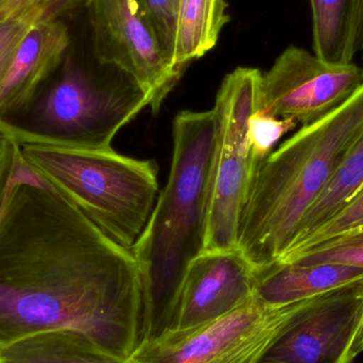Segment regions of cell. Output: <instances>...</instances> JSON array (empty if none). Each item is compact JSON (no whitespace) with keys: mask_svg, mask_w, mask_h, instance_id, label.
I'll use <instances>...</instances> for the list:
<instances>
[{"mask_svg":"<svg viewBox=\"0 0 363 363\" xmlns=\"http://www.w3.org/2000/svg\"><path fill=\"white\" fill-rule=\"evenodd\" d=\"M143 323L131 250L35 176L17 151L0 203V352L67 330L127 360L142 343Z\"/></svg>","mask_w":363,"mask_h":363,"instance_id":"obj_1","label":"cell"},{"mask_svg":"<svg viewBox=\"0 0 363 363\" xmlns=\"http://www.w3.org/2000/svg\"><path fill=\"white\" fill-rule=\"evenodd\" d=\"M216 134L213 108L182 111L174 118L167 185L131 247L144 289L142 342L168 332L188 267L204 250Z\"/></svg>","mask_w":363,"mask_h":363,"instance_id":"obj_2","label":"cell"},{"mask_svg":"<svg viewBox=\"0 0 363 363\" xmlns=\"http://www.w3.org/2000/svg\"><path fill=\"white\" fill-rule=\"evenodd\" d=\"M363 131V81L340 106L302 125L260 164L241 215L238 250L256 271L291 245L317 200Z\"/></svg>","mask_w":363,"mask_h":363,"instance_id":"obj_3","label":"cell"},{"mask_svg":"<svg viewBox=\"0 0 363 363\" xmlns=\"http://www.w3.org/2000/svg\"><path fill=\"white\" fill-rule=\"evenodd\" d=\"M23 163L76 205L106 236L131 250L148 222L159 194L157 166L114 149L83 148L47 132L0 117Z\"/></svg>","mask_w":363,"mask_h":363,"instance_id":"obj_4","label":"cell"},{"mask_svg":"<svg viewBox=\"0 0 363 363\" xmlns=\"http://www.w3.org/2000/svg\"><path fill=\"white\" fill-rule=\"evenodd\" d=\"M262 76L257 68H236L218 91L203 252L238 250L241 215L260 166L252 152L247 129L250 117L259 110Z\"/></svg>","mask_w":363,"mask_h":363,"instance_id":"obj_5","label":"cell"},{"mask_svg":"<svg viewBox=\"0 0 363 363\" xmlns=\"http://www.w3.org/2000/svg\"><path fill=\"white\" fill-rule=\"evenodd\" d=\"M150 104L125 72L98 76L66 60L38 111L47 133L83 148H112L115 136Z\"/></svg>","mask_w":363,"mask_h":363,"instance_id":"obj_6","label":"cell"},{"mask_svg":"<svg viewBox=\"0 0 363 363\" xmlns=\"http://www.w3.org/2000/svg\"><path fill=\"white\" fill-rule=\"evenodd\" d=\"M303 302L267 307L253 298L211 323L144 341L125 363H256Z\"/></svg>","mask_w":363,"mask_h":363,"instance_id":"obj_7","label":"cell"},{"mask_svg":"<svg viewBox=\"0 0 363 363\" xmlns=\"http://www.w3.org/2000/svg\"><path fill=\"white\" fill-rule=\"evenodd\" d=\"M87 4L98 63L128 74L157 114L182 72L166 55L142 0H87Z\"/></svg>","mask_w":363,"mask_h":363,"instance_id":"obj_8","label":"cell"},{"mask_svg":"<svg viewBox=\"0 0 363 363\" xmlns=\"http://www.w3.org/2000/svg\"><path fill=\"white\" fill-rule=\"evenodd\" d=\"M362 81L356 64L330 63L306 49L289 46L262 74L259 110L311 125L343 104Z\"/></svg>","mask_w":363,"mask_h":363,"instance_id":"obj_9","label":"cell"},{"mask_svg":"<svg viewBox=\"0 0 363 363\" xmlns=\"http://www.w3.org/2000/svg\"><path fill=\"white\" fill-rule=\"evenodd\" d=\"M363 317V279L298 307L256 363H349Z\"/></svg>","mask_w":363,"mask_h":363,"instance_id":"obj_10","label":"cell"},{"mask_svg":"<svg viewBox=\"0 0 363 363\" xmlns=\"http://www.w3.org/2000/svg\"><path fill=\"white\" fill-rule=\"evenodd\" d=\"M256 269L239 250L202 252L188 267L168 332L220 319L254 298Z\"/></svg>","mask_w":363,"mask_h":363,"instance_id":"obj_11","label":"cell"},{"mask_svg":"<svg viewBox=\"0 0 363 363\" xmlns=\"http://www.w3.org/2000/svg\"><path fill=\"white\" fill-rule=\"evenodd\" d=\"M69 40L68 28L57 17H45L28 29L0 87V117L31 102L40 85L63 62Z\"/></svg>","mask_w":363,"mask_h":363,"instance_id":"obj_12","label":"cell"},{"mask_svg":"<svg viewBox=\"0 0 363 363\" xmlns=\"http://www.w3.org/2000/svg\"><path fill=\"white\" fill-rule=\"evenodd\" d=\"M362 279V267L352 264L277 262L256 271L254 298L267 307L287 306Z\"/></svg>","mask_w":363,"mask_h":363,"instance_id":"obj_13","label":"cell"},{"mask_svg":"<svg viewBox=\"0 0 363 363\" xmlns=\"http://www.w3.org/2000/svg\"><path fill=\"white\" fill-rule=\"evenodd\" d=\"M313 50L330 63H353L363 49V0H309Z\"/></svg>","mask_w":363,"mask_h":363,"instance_id":"obj_14","label":"cell"},{"mask_svg":"<svg viewBox=\"0 0 363 363\" xmlns=\"http://www.w3.org/2000/svg\"><path fill=\"white\" fill-rule=\"evenodd\" d=\"M225 0H178L174 62L183 70L192 60L200 59L217 45L230 17Z\"/></svg>","mask_w":363,"mask_h":363,"instance_id":"obj_15","label":"cell"},{"mask_svg":"<svg viewBox=\"0 0 363 363\" xmlns=\"http://www.w3.org/2000/svg\"><path fill=\"white\" fill-rule=\"evenodd\" d=\"M82 335L67 330L44 333L0 352V363H125Z\"/></svg>","mask_w":363,"mask_h":363,"instance_id":"obj_16","label":"cell"},{"mask_svg":"<svg viewBox=\"0 0 363 363\" xmlns=\"http://www.w3.org/2000/svg\"><path fill=\"white\" fill-rule=\"evenodd\" d=\"M362 187L363 131L325 189L305 213L290 247L300 242L324 222L330 219Z\"/></svg>","mask_w":363,"mask_h":363,"instance_id":"obj_17","label":"cell"},{"mask_svg":"<svg viewBox=\"0 0 363 363\" xmlns=\"http://www.w3.org/2000/svg\"><path fill=\"white\" fill-rule=\"evenodd\" d=\"M277 262L303 264H343L363 268V226Z\"/></svg>","mask_w":363,"mask_h":363,"instance_id":"obj_18","label":"cell"},{"mask_svg":"<svg viewBox=\"0 0 363 363\" xmlns=\"http://www.w3.org/2000/svg\"><path fill=\"white\" fill-rule=\"evenodd\" d=\"M363 226V187L340 211L328 221L305 237L300 242L290 247L281 258L300 253L309 247L330 240L335 237L347 234ZM279 258V259H281Z\"/></svg>","mask_w":363,"mask_h":363,"instance_id":"obj_19","label":"cell"},{"mask_svg":"<svg viewBox=\"0 0 363 363\" xmlns=\"http://www.w3.org/2000/svg\"><path fill=\"white\" fill-rule=\"evenodd\" d=\"M296 125L298 123L292 118H279L266 111H256L250 117L247 135L258 163L262 164L272 153L275 144Z\"/></svg>","mask_w":363,"mask_h":363,"instance_id":"obj_20","label":"cell"},{"mask_svg":"<svg viewBox=\"0 0 363 363\" xmlns=\"http://www.w3.org/2000/svg\"><path fill=\"white\" fill-rule=\"evenodd\" d=\"M45 17L53 16L43 10H33L0 23V87L8 74L21 38L34 23Z\"/></svg>","mask_w":363,"mask_h":363,"instance_id":"obj_21","label":"cell"},{"mask_svg":"<svg viewBox=\"0 0 363 363\" xmlns=\"http://www.w3.org/2000/svg\"><path fill=\"white\" fill-rule=\"evenodd\" d=\"M168 59L174 57L178 0H142Z\"/></svg>","mask_w":363,"mask_h":363,"instance_id":"obj_22","label":"cell"},{"mask_svg":"<svg viewBox=\"0 0 363 363\" xmlns=\"http://www.w3.org/2000/svg\"><path fill=\"white\" fill-rule=\"evenodd\" d=\"M79 1L81 0H0V23L33 10H43L57 17Z\"/></svg>","mask_w":363,"mask_h":363,"instance_id":"obj_23","label":"cell"},{"mask_svg":"<svg viewBox=\"0 0 363 363\" xmlns=\"http://www.w3.org/2000/svg\"><path fill=\"white\" fill-rule=\"evenodd\" d=\"M17 150L10 136L0 129V203L16 163Z\"/></svg>","mask_w":363,"mask_h":363,"instance_id":"obj_24","label":"cell"},{"mask_svg":"<svg viewBox=\"0 0 363 363\" xmlns=\"http://www.w3.org/2000/svg\"><path fill=\"white\" fill-rule=\"evenodd\" d=\"M362 353H363V317L359 328L356 332L355 337H354L353 342H352L349 354L350 362H353Z\"/></svg>","mask_w":363,"mask_h":363,"instance_id":"obj_25","label":"cell"},{"mask_svg":"<svg viewBox=\"0 0 363 363\" xmlns=\"http://www.w3.org/2000/svg\"><path fill=\"white\" fill-rule=\"evenodd\" d=\"M362 76H363V67L362 68Z\"/></svg>","mask_w":363,"mask_h":363,"instance_id":"obj_26","label":"cell"},{"mask_svg":"<svg viewBox=\"0 0 363 363\" xmlns=\"http://www.w3.org/2000/svg\"><path fill=\"white\" fill-rule=\"evenodd\" d=\"M349 363H354L353 362H349Z\"/></svg>","mask_w":363,"mask_h":363,"instance_id":"obj_27","label":"cell"}]
</instances>
